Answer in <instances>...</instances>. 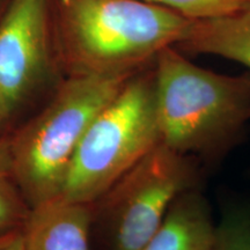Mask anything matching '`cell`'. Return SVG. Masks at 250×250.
<instances>
[{"instance_id":"5bb4252c","label":"cell","mask_w":250,"mask_h":250,"mask_svg":"<svg viewBox=\"0 0 250 250\" xmlns=\"http://www.w3.org/2000/svg\"><path fill=\"white\" fill-rule=\"evenodd\" d=\"M7 117H8V115H7V112H6V110H5L4 104H2L1 98H0V126H1L2 122H4Z\"/></svg>"},{"instance_id":"7c38bea8","label":"cell","mask_w":250,"mask_h":250,"mask_svg":"<svg viewBox=\"0 0 250 250\" xmlns=\"http://www.w3.org/2000/svg\"><path fill=\"white\" fill-rule=\"evenodd\" d=\"M173 9L192 20L232 13L250 6V0H140Z\"/></svg>"},{"instance_id":"5b68a950","label":"cell","mask_w":250,"mask_h":250,"mask_svg":"<svg viewBox=\"0 0 250 250\" xmlns=\"http://www.w3.org/2000/svg\"><path fill=\"white\" fill-rule=\"evenodd\" d=\"M204 167L159 143L98 202L109 250H142L181 195L203 187ZM93 204V205H94Z\"/></svg>"},{"instance_id":"7a4b0ae2","label":"cell","mask_w":250,"mask_h":250,"mask_svg":"<svg viewBox=\"0 0 250 250\" xmlns=\"http://www.w3.org/2000/svg\"><path fill=\"white\" fill-rule=\"evenodd\" d=\"M191 22L140 0H59V46L72 74H134L179 44Z\"/></svg>"},{"instance_id":"4fadbf2b","label":"cell","mask_w":250,"mask_h":250,"mask_svg":"<svg viewBox=\"0 0 250 250\" xmlns=\"http://www.w3.org/2000/svg\"><path fill=\"white\" fill-rule=\"evenodd\" d=\"M0 250H26L20 227L0 234Z\"/></svg>"},{"instance_id":"9a60e30c","label":"cell","mask_w":250,"mask_h":250,"mask_svg":"<svg viewBox=\"0 0 250 250\" xmlns=\"http://www.w3.org/2000/svg\"><path fill=\"white\" fill-rule=\"evenodd\" d=\"M6 4H7V2H5V4H4V0H0V14H1L2 9H4Z\"/></svg>"},{"instance_id":"30bf717a","label":"cell","mask_w":250,"mask_h":250,"mask_svg":"<svg viewBox=\"0 0 250 250\" xmlns=\"http://www.w3.org/2000/svg\"><path fill=\"white\" fill-rule=\"evenodd\" d=\"M215 250H250V202L228 199L221 205Z\"/></svg>"},{"instance_id":"ba28073f","label":"cell","mask_w":250,"mask_h":250,"mask_svg":"<svg viewBox=\"0 0 250 250\" xmlns=\"http://www.w3.org/2000/svg\"><path fill=\"white\" fill-rule=\"evenodd\" d=\"M142 250H215V220L203 188L181 195Z\"/></svg>"},{"instance_id":"8992f818","label":"cell","mask_w":250,"mask_h":250,"mask_svg":"<svg viewBox=\"0 0 250 250\" xmlns=\"http://www.w3.org/2000/svg\"><path fill=\"white\" fill-rule=\"evenodd\" d=\"M50 0H8L0 14V98L7 115L48 66Z\"/></svg>"},{"instance_id":"3957f363","label":"cell","mask_w":250,"mask_h":250,"mask_svg":"<svg viewBox=\"0 0 250 250\" xmlns=\"http://www.w3.org/2000/svg\"><path fill=\"white\" fill-rule=\"evenodd\" d=\"M132 76L72 74L49 104L17 133L6 147L8 168L30 205L61 195L89 124Z\"/></svg>"},{"instance_id":"6da1fadb","label":"cell","mask_w":250,"mask_h":250,"mask_svg":"<svg viewBox=\"0 0 250 250\" xmlns=\"http://www.w3.org/2000/svg\"><path fill=\"white\" fill-rule=\"evenodd\" d=\"M160 140L204 169L241 144L250 124V72L230 76L195 64L176 46L154 62Z\"/></svg>"},{"instance_id":"277c9868","label":"cell","mask_w":250,"mask_h":250,"mask_svg":"<svg viewBox=\"0 0 250 250\" xmlns=\"http://www.w3.org/2000/svg\"><path fill=\"white\" fill-rule=\"evenodd\" d=\"M154 64L133 74L96 115L78 146L61 195L94 204L160 140Z\"/></svg>"},{"instance_id":"8fae6325","label":"cell","mask_w":250,"mask_h":250,"mask_svg":"<svg viewBox=\"0 0 250 250\" xmlns=\"http://www.w3.org/2000/svg\"><path fill=\"white\" fill-rule=\"evenodd\" d=\"M8 168L6 147L0 146V234L21 227L29 208H26Z\"/></svg>"},{"instance_id":"9c48e42d","label":"cell","mask_w":250,"mask_h":250,"mask_svg":"<svg viewBox=\"0 0 250 250\" xmlns=\"http://www.w3.org/2000/svg\"><path fill=\"white\" fill-rule=\"evenodd\" d=\"M186 55H212L250 70V6L232 13L192 20L179 44Z\"/></svg>"},{"instance_id":"52a82bcc","label":"cell","mask_w":250,"mask_h":250,"mask_svg":"<svg viewBox=\"0 0 250 250\" xmlns=\"http://www.w3.org/2000/svg\"><path fill=\"white\" fill-rule=\"evenodd\" d=\"M94 205L58 195L31 205L21 225L26 250H93Z\"/></svg>"}]
</instances>
